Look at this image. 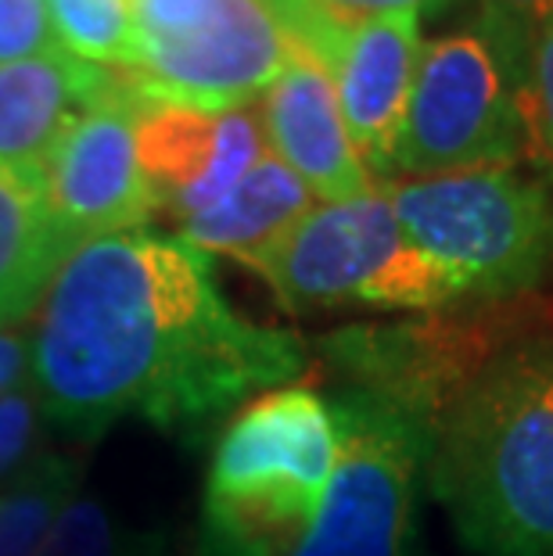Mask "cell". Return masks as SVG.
Returning a JSON list of instances; mask_svg holds the SVG:
<instances>
[{"instance_id": "cell-24", "label": "cell", "mask_w": 553, "mask_h": 556, "mask_svg": "<svg viewBox=\"0 0 553 556\" xmlns=\"http://www.w3.org/2000/svg\"><path fill=\"white\" fill-rule=\"evenodd\" d=\"M310 4L321 8L324 15H331L338 22L403 15V11H417V15H420V0H310Z\"/></svg>"}, {"instance_id": "cell-15", "label": "cell", "mask_w": 553, "mask_h": 556, "mask_svg": "<svg viewBox=\"0 0 553 556\" xmlns=\"http://www.w3.org/2000/svg\"><path fill=\"white\" fill-rule=\"evenodd\" d=\"M73 241L47 205L43 180L0 165V330L37 313Z\"/></svg>"}, {"instance_id": "cell-13", "label": "cell", "mask_w": 553, "mask_h": 556, "mask_svg": "<svg viewBox=\"0 0 553 556\" xmlns=\"http://www.w3.org/2000/svg\"><path fill=\"white\" fill-rule=\"evenodd\" d=\"M120 68L54 51L0 65V165L43 180L54 144L79 115L112 98Z\"/></svg>"}, {"instance_id": "cell-2", "label": "cell", "mask_w": 553, "mask_h": 556, "mask_svg": "<svg viewBox=\"0 0 553 556\" xmlns=\"http://www.w3.org/2000/svg\"><path fill=\"white\" fill-rule=\"evenodd\" d=\"M428 500L475 556H553V316L467 377L428 424Z\"/></svg>"}, {"instance_id": "cell-11", "label": "cell", "mask_w": 553, "mask_h": 556, "mask_svg": "<svg viewBox=\"0 0 553 556\" xmlns=\"http://www.w3.org/2000/svg\"><path fill=\"white\" fill-rule=\"evenodd\" d=\"M420 15H381L352 22L341 33L327 73L360 162L378 184H392V155L410 87L420 62Z\"/></svg>"}, {"instance_id": "cell-16", "label": "cell", "mask_w": 553, "mask_h": 556, "mask_svg": "<svg viewBox=\"0 0 553 556\" xmlns=\"http://www.w3.org/2000/svg\"><path fill=\"white\" fill-rule=\"evenodd\" d=\"M79 467L62 453H40L0 484V556H37L54 520L76 500Z\"/></svg>"}, {"instance_id": "cell-19", "label": "cell", "mask_w": 553, "mask_h": 556, "mask_svg": "<svg viewBox=\"0 0 553 556\" xmlns=\"http://www.w3.org/2000/svg\"><path fill=\"white\" fill-rule=\"evenodd\" d=\"M553 15V0H478L475 26L478 33L500 47V54L525 76L528 47H532L536 29Z\"/></svg>"}, {"instance_id": "cell-10", "label": "cell", "mask_w": 553, "mask_h": 556, "mask_svg": "<svg viewBox=\"0 0 553 556\" xmlns=\"http://www.w3.org/2000/svg\"><path fill=\"white\" fill-rule=\"evenodd\" d=\"M134 137L155 216L180 223L219 205L266 155L255 104L202 112L191 104L144 101L134 115Z\"/></svg>"}, {"instance_id": "cell-7", "label": "cell", "mask_w": 553, "mask_h": 556, "mask_svg": "<svg viewBox=\"0 0 553 556\" xmlns=\"http://www.w3.org/2000/svg\"><path fill=\"white\" fill-rule=\"evenodd\" d=\"M528 155L525 76L500 47L475 26L420 47L392 180L517 165Z\"/></svg>"}, {"instance_id": "cell-1", "label": "cell", "mask_w": 553, "mask_h": 556, "mask_svg": "<svg viewBox=\"0 0 553 556\" xmlns=\"http://www.w3.org/2000/svg\"><path fill=\"white\" fill-rule=\"evenodd\" d=\"M310 345L230 309L184 238L123 230L73 248L37 305L29 384L43 420L98 438L137 417L202 442L249 399L310 370Z\"/></svg>"}, {"instance_id": "cell-22", "label": "cell", "mask_w": 553, "mask_h": 556, "mask_svg": "<svg viewBox=\"0 0 553 556\" xmlns=\"http://www.w3.org/2000/svg\"><path fill=\"white\" fill-rule=\"evenodd\" d=\"M54 51L43 0H0V65Z\"/></svg>"}, {"instance_id": "cell-5", "label": "cell", "mask_w": 553, "mask_h": 556, "mask_svg": "<svg viewBox=\"0 0 553 556\" xmlns=\"http://www.w3.org/2000/svg\"><path fill=\"white\" fill-rule=\"evenodd\" d=\"M296 316L442 313L450 291L431 263L406 241L385 187L310 208L263 258L249 266Z\"/></svg>"}, {"instance_id": "cell-23", "label": "cell", "mask_w": 553, "mask_h": 556, "mask_svg": "<svg viewBox=\"0 0 553 556\" xmlns=\"http://www.w3.org/2000/svg\"><path fill=\"white\" fill-rule=\"evenodd\" d=\"M33 374V334L15 327L0 330V395L26 388Z\"/></svg>"}, {"instance_id": "cell-3", "label": "cell", "mask_w": 553, "mask_h": 556, "mask_svg": "<svg viewBox=\"0 0 553 556\" xmlns=\"http://www.w3.org/2000/svg\"><path fill=\"white\" fill-rule=\"evenodd\" d=\"M338 459L331 402L280 384L234 409L209 459L198 556H291L321 514Z\"/></svg>"}, {"instance_id": "cell-17", "label": "cell", "mask_w": 553, "mask_h": 556, "mask_svg": "<svg viewBox=\"0 0 553 556\" xmlns=\"http://www.w3.org/2000/svg\"><path fill=\"white\" fill-rule=\"evenodd\" d=\"M54 43L79 62L129 68L137 51L134 0H43Z\"/></svg>"}, {"instance_id": "cell-8", "label": "cell", "mask_w": 553, "mask_h": 556, "mask_svg": "<svg viewBox=\"0 0 553 556\" xmlns=\"http://www.w3.org/2000/svg\"><path fill=\"white\" fill-rule=\"evenodd\" d=\"M137 51L123 68L144 101L244 109L280 76L291 43L266 0H134Z\"/></svg>"}, {"instance_id": "cell-6", "label": "cell", "mask_w": 553, "mask_h": 556, "mask_svg": "<svg viewBox=\"0 0 553 556\" xmlns=\"http://www.w3.org/2000/svg\"><path fill=\"white\" fill-rule=\"evenodd\" d=\"M338 459L321 514L291 556H425V424L360 388L327 384Z\"/></svg>"}, {"instance_id": "cell-21", "label": "cell", "mask_w": 553, "mask_h": 556, "mask_svg": "<svg viewBox=\"0 0 553 556\" xmlns=\"http://www.w3.org/2000/svg\"><path fill=\"white\" fill-rule=\"evenodd\" d=\"M40 420L43 409L33 384L0 395V484H8L33 459Z\"/></svg>"}, {"instance_id": "cell-4", "label": "cell", "mask_w": 553, "mask_h": 556, "mask_svg": "<svg viewBox=\"0 0 553 556\" xmlns=\"http://www.w3.org/2000/svg\"><path fill=\"white\" fill-rule=\"evenodd\" d=\"M406 241L450 291V309L553 294V187L517 165L381 184Z\"/></svg>"}, {"instance_id": "cell-12", "label": "cell", "mask_w": 553, "mask_h": 556, "mask_svg": "<svg viewBox=\"0 0 553 556\" xmlns=\"http://www.w3.org/2000/svg\"><path fill=\"white\" fill-rule=\"evenodd\" d=\"M259 123L266 151L285 162L313 198L349 201L378 187L349 140L331 73L299 47H291L280 76L266 87Z\"/></svg>"}, {"instance_id": "cell-20", "label": "cell", "mask_w": 553, "mask_h": 556, "mask_svg": "<svg viewBox=\"0 0 553 556\" xmlns=\"http://www.w3.org/2000/svg\"><path fill=\"white\" fill-rule=\"evenodd\" d=\"M525 119L532 155L553 169V15L536 29L525 68Z\"/></svg>"}, {"instance_id": "cell-18", "label": "cell", "mask_w": 553, "mask_h": 556, "mask_svg": "<svg viewBox=\"0 0 553 556\" xmlns=\"http://www.w3.org/2000/svg\"><path fill=\"white\" fill-rule=\"evenodd\" d=\"M37 556H140V539L93 495H76L54 520Z\"/></svg>"}, {"instance_id": "cell-9", "label": "cell", "mask_w": 553, "mask_h": 556, "mask_svg": "<svg viewBox=\"0 0 553 556\" xmlns=\"http://www.w3.org/2000/svg\"><path fill=\"white\" fill-rule=\"evenodd\" d=\"M140 104L144 98L120 68L112 98L79 115L43 165L47 205L73 248L104 233L137 230L155 216L137 162L134 115Z\"/></svg>"}, {"instance_id": "cell-14", "label": "cell", "mask_w": 553, "mask_h": 556, "mask_svg": "<svg viewBox=\"0 0 553 556\" xmlns=\"http://www.w3.org/2000/svg\"><path fill=\"white\" fill-rule=\"evenodd\" d=\"M310 208V187L266 151L219 205L180 223V238L205 255H230L241 266H252L285 241Z\"/></svg>"}, {"instance_id": "cell-25", "label": "cell", "mask_w": 553, "mask_h": 556, "mask_svg": "<svg viewBox=\"0 0 553 556\" xmlns=\"http://www.w3.org/2000/svg\"><path fill=\"white\" fill-rule=\"evenodd\" d=\"M450 4H456V0H420V15H442Z\"/></svg>"}]
</instances>
